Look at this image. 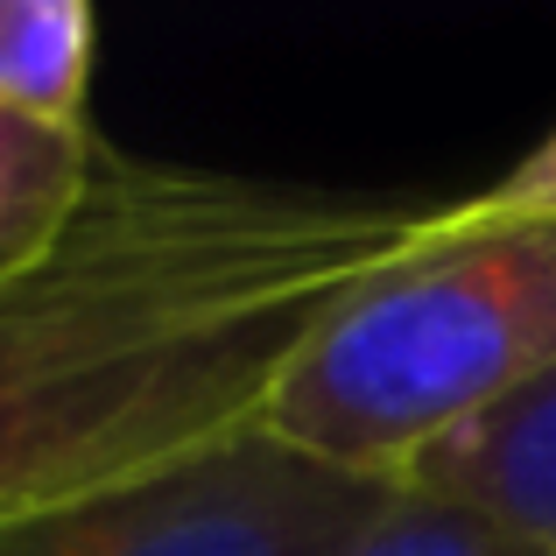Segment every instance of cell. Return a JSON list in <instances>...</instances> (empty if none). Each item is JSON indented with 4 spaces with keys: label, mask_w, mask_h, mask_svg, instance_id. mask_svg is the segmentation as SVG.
Listing matches in <instances>:
<instances>
[{
    "label": "cell",
    "mask_w": 556,
    "mask_h": 556,
    "mask_svg": "<svg viewBox=\"0 0 556 556\" xmlns=\"http://www.w3.org/2000/svg\"><path fill=\"white\" fill-rule=\"evenodd\" d=\"M345 556H521V549L501 543L486 521H472V515H458V507L430 501V493L394 486V501L353 535V549H345Z\"/></svg>",
    "instance_id": "cell-7"
},
{
    "label": "cell",
    "mask_w": 556,
    "mask_h": 556,
    "mask_svg": "<svg viewBox=\"0 0 556 556\" xmlns=\"http://www.w3.org/2000/svg\"><path fill=\"white\" fill-rule=\"evenodd\" d=\"M444 212L99 149L64 232L0 282V529L254 430L303 339Z\"/></svg>",
    "instance_id": "cell-1"
},
{
    "label": "cell",
    "mask_w": 556,
    "mask_h": 556,
    "mask_svg": "<svg viewBox=\"0 0 556 556\" xmlns=\"http://www.w3.org/2000/svg\"><path fill=\"white\" fill-rule=\"evenodd\" d=\"M99 135H50L36 121L0 113V282L22 275L78 212L99 169Z\"/></svg>",
    "instance_id": "cell-6"
},
{
    "label": "cell",
    "mask_w": 556,
    "mask_h": 556,
    "mask_svg": "<svg viewBox=\"0 0 556 556\" xmlns=\"http://www.w3.org/2000/svg\"><path fill=\"white\" fill-rule=\"evenodd\" d=\"M394 479L339 472L254 430L92 501L0 529V556H345Z\"/></svg>",
    "instance_id": "cell-3"
},
{
    "label": "cell",
    "mask_w": 556,
    "mask_h": 556,
    "mask_svg": "<svg viewBox=\"0 0 556 556\" xmlns=\"http://www.w3.org/2000/svg\"><path fill=\"white\" fill-rule=\"evenodd\" d=\"M402 486L486 521L521 556H556V367L437 437Z\"/></svg>",
    "instance_id": "cell-4"
},
{
    "label": "cell",
    "mask_w": 556,
    "mask_h": 556,
    "mask_svg": "<svg viewBox=\"0 0 556 556\" xmlns=\"http://www.w3.org/2000/svg\"><path fill=\"white\" fill-rule=\"evenodd\" d=\"M99 14L85 0H0V113L92 135Z\"/></svg>",
    "instance_id": "cell-5"
},
{
    "label": "cell",
    "mask_w": 556,
    "mask_h": 556,
    "mask_svg": "<svg viewBox=\"0 0 556 556\" xmlns=\"http://www.w3.org/2000/svg\"><path fill=\"white\" fill-rule=\"evenodd\" d=\"M556 367V218L472 226L359 282L275 380L261 430L339 472L394 479L458 422Z\"/></svg>",
    "instance_id": "cell-2"
},
{
    "label": "cell",
    "mask_w": 556,
    "mask_h": 556,
    "mask_svg": "<svg viewBox=\"0 0 556 556\" xmlns=\"http://www.w3.org/2000/svg\"><path fill=\"white\" fill-rule=\"evenodd\" d=\"M472 226H529V218H556V127L521 155L515 169H501L479 198L458 204Z\"/></svg>",
    "instance_id": "cell-8"
}]
</instances>
